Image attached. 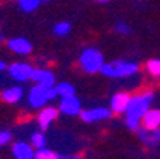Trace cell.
I'll return each mask as SVG.
<instances>
[{
    "label": "cell",
    "mask_w": 160,
    "mask_h": 159,
    "mask_svg": "<svg viewBox=\"0 0 160 159\" xmlns=\"http://www.w3.org/2000/svg\"><path fill=\"white\" fill-rule=\"evenodd\" d=\"M153 100H154V93L150 92V90L142 93V95H136V96L130 98L129 106H127V110H126V116L136 118V119L142 120V118L149 110Z\"/></svg>",
    "instance_id": "6da1fadb"
},
{
    "label": "cell",
    "mask_w": 160,
    "mask_h": 159,
    "mask_svg": "<svg viewBox=\"0 0 160 159\" xmlns=\"http://www.w3.org/2000/svg\"><path fill=\"white\" fill-rule=\"evenodd\" d=\"M139 70V65L133 62L116 60L112 63H104L100 72L107 77H129Z\"/></svg>",
    "instance_id": "7a4b0ae2"
},
{
    "label": "cell",
    "mask_w": 160,
    "mask_h": 159,
    "mask_svg": "<svg viewBox=\"0 0 160 159\" xmlns=\"http://www.w3.org/2000/svg\"><path fill=\"white\" fill-rule=\"evenodd\" d=\"M79 63L82 66V69L87 73L100 72L102 66L104 65L103 53L100 50L94 49V47H89V49L82 52V55L79 57Z\"/></svg>",
    "instance_id": "3957f363"
},
{
    "label": "cell",
    "mask_w": 160,
    "mask_h": 159,
    "mask_svg": "<svg viewBox=\"0 0 160 159\" xmlns=\"http://www.w3.org/2000/svg\"><path fill=\"white\" fill-rule=\"evenodd\" d=\"M47 86L43 85H34L29 92V105L34 109H42L46 106V103L49 102V98H47L46 93Z\"/></svg>",
    "instance_id": "277c9868"
},
{
    "label": "cell",
    "mask_w": 160,
    "mask_h": 159,
    "mask_svg": "<svg viewBox=\"0 0 160 159\" xmlns=\"http://www.w3.org/2000/svg\"><path fill=\"white\" fill-rule=\"evenodd\" d=\"M10 76L13 77L17 82H26V80L32 79V72L33 67L30 66L29 63H23V62H16L13 65H10L7 67Z\"/></svg>",
    "instance_id": "5b68a950"
},
{
    "label": "cell",
    "mask_w": 160,
    "mask_h": 159,
    "mask_svg": "<svg viewBox=\"0 0 160 159\" xmlns=\"http://www.w3.org/2000/svg\"><path fill=\"white\" fill-rule=\"evenodd\" d=\"M110 116H112V109H107V108H93V109H86L80 112V118L87 123L109 119Z\"/></svg>",
    "instance_id": "8992f818"
},
{
    "label": "cell",
    "mask_w": 160,
    "mask_h": 159,
    "mask_svg": "<svg viewBox=\"0 0 160 159\" xmlns=\"http://www.w3.org/2000/svg\"><path fill=\"white\" fill-rule=\"evenodd\" d=\"M59 110L67 116H77L82 112V103L76 96H67L62 98L59 105Z\"/></svg>",
    "instance_id": "52a82bcc"
},
{
    "label": "cell",
    "mask_w": 160,
    "mask_h": 159,
    "mask_svg": "<svg viewBox=\"0 0 160 159\" xmlns=\"http://www.w3.org/2000/svg\"><path fill=\"white\" fill-rule=\"evenodd\" d=\"M32 80L36 82L37 85H43V86H54L56 77L53 72L44 67H33L32 72Z\"/></svg>",
    "instance_id": "ba28073f"
},
{
    "label": "cell",
    "mask_w": 160,
    "mask_h": 159,
    "mask_svg": "<svg viewBox=\"0 0 160 159\" xmlns=\"http://www.w3.org/2000/svg\"><path fill=\"white\" fill-rule=\"evenodd\" d=\"M139 139L147 146H156L160 143V128H139Z\"/></svg>",
    "instance_id": "9c48e42d"
},
{
    "label": "cell",
    "mask_w": 160,
    "mask_h": 159,
    "mask_svg": "<svg viewBox=\"0 0 160 159\" xmlns=\"http://www.w3.org/2000/svg\"><path fill=\"white\" fill-rule=\"evenodd\" d=\"M57 115H59V110L56 109V108H52V106H44V108H42V110L39 112V115H37V123H39L40 129H47L52 123H53V120L57 118Z\"/></svg>",
    "instance_id": "30bf717a"
},
{
    "label": "cell",
    "mask_w": 160,
    "mask_h": 159,
    "mask_svg": "<svg viewBox=\"0 0 160 159\" xmlns=\"http://www.w3.org/2000/svg\"><path fill=\"white\" fill-rule=\"evenodd\" d=\"M130 95L129 93H124V92H120V93H116L112 100H110V109L112 112L114 113H126L127 110V106H129V102H130Z\"/></svg>",
    "instance_id": "8fae6325"
},
{
    "label": "cell",
    "mask_w": 160,
    "mask_h": 159,
    "mask_svg": "<svg viewBox=\"0 0 160 159\" xmlns=\"http://www.w3.org/2000/svg\"><path fill=\"white\" fill-rule=\"evenodd\" d=\"M7 47L17 55H29L32 52V43L24 37H13L7 40Z\"/></svg>",
    "instance_id": "7c38bea8"
},
{
    "label": "cell",
    "mask_w": 160,
    "mask_h": 159,
    "mask_svg": "<svg viewBox=\"0 0 160 159\" xmlns=\"http://www.w3.org/2000/svg\"><path fill=\"white\" fill-rule=\"evenodd\" d=\"M12 153L16 159H34L33 146L26 142H16L12 146Z\"/></svg>",
    "instance_id": "4fadbf2b"
},
{
    "label": "cell",
    "mask_w": 160,
    "mask_h": 159,
    "mask_svg": "<svg viewBox=\"0 0 160 159\" xmlns=\"http://www.w3.org/2000/svg\"><path fill=\"white\" fill-rule=\"evenodd\" d=\"M144 128H159L160 126V109H149L142 118Z\"/></svg>",
    "instance_id": "5bb4252c"
},
{
    "label": "cell",
    "mask_w": 160,
    "mask_h": 159,
    "mask_svg": "<svg viewBox=\"0 0 160 159\" xmlns=\"http://www.w3.org/2000/svg\"><path fill=\"white\" fill-rule=\"evenodd\" d=\"M22 98H23V89L20 86H12L2 93V99L6 103H10V105L17 103Z\"/></svg>",
    "instance_id": "9a60e30c"
},
{
    "label": "cell",
    "mask_w": 160,
    "mask_h": 159,
    "mask_svg": "<svg viewBox=\"0 0 160 159\" xmlns=\"http://www.w3.org/2000/svg\"><path fill=\"white\" fill-rule=\"evenodd\" d=\"M56 90H57V95L60 98H67V96H73L76 90H74V86L70 85L67 82H60L56 85Z\"/></svg>",
    "instance_id": "2e32d148"
},
{
    "label": "cell",
    "mask_w": 160,
    "mask_h": 159,
    "mask_svg": "<svg viewBox=\"0 0 160 159\" xmlns=\"http://www.w3.org/2000/svg\"><path fill=\"white\" fill-rule=\"evenodd\" d=\"M34 159H59V155L47 148H42L34 152Z\"/></svg>",
    "instance_id": "e0dca14e"
},
{
    "label": "cell",
    "mask_w": 160,
    "mask_h": 159,
    "mask_svg": "<svg viewBox=\"0 0 160 159\" xmlns=\"http://www.w3.org/2000/svg\"><path fill=\"white\" fill-rule=\"evenodd\" d=\"M32 146L36 148V149L46 148V136L42 132H34L33 135H32Z\"/></svg>",
    "instance_id": "ac0fdd59"
},
{
    "label": "cell",
    "mask_w": 160,
    "mask_h": 159,
    "mask_svg": "<svg viewBox=\"0 0 160 159\" xmlns=\"http://www.w3.org/2000/svg\"><path fill=\"white\" fill-rule=\"evenodd\" d=\"M17 3L23 12H33L39 7L40 0H19Z\"/></svg>",
    "instance_id": "d6986e66"
},
{
    "label": "cell",
    "mask_w": 160,
    "mask_h": 159,
    "mask_svg": "<svg viewBox=\"0 0 160 159\" xmlns=\"http://www.w3.org/2000/svg\"><path fill=\"white\" fill-rule=\"evenodd\" d=\"M70 30H72V26H70L69 22H60V23H57L56 26H54L53 32L56 36L63 37V36H66V34H69Z\"/></svg>",
    "instance_id": "ffe728a7"
},
{
    "label": "cell",
    "mask_w": 160,
    "mask_h": 159,
    "mask_svg": "<svg viewBox=\"0 0 160 159\" xmlns=\"http://www.w3.org/2000/svg\"><path fill=\"white\" fill-rule=\"evenodd\" d=\"M149 73H152L153 76H160V59H153L150 60L146 65Z\"/></svg>",
    "instance_id": "44dd1931"
},
{
    "label": "cell",
    "mask_w": 160,
    "mask_h": 159,
    "mask_svg": "<svg viewBox=\"0 0 160 159\" xmlns=\"http://www.w3.org/2000/svg\"><path fill=\"white\" fill-rule=\"evenodd\" d=\"M10 139H12V135L9 130H0V146L9 143Z\"/></svg>",
    "instance_id": "7402d4cb"
},
{
    "label": "cell",
    "mask_w": 160,
    "mask_h": 159,
    "mask_svg": "<svg viewBox=\"0 0 160 159\" xmlns=\"http://www.w3.org/2000/svg\"><path fill=\"white\" fill-rule=\"evenodd\" d=\"M114 30H116L117 33H120V34H127V33H130V27L127 26L126 23H122V22L116 24Z\"/></svg>",
    "instance_id": "603a6c76"
},
{
    "label": "cell",
    "mask_w": 160,
    "mask_h": 159,
    "mask_svg": "<svg viewBox=\"0 0 160 159\" xmlns=\"http://www.w3.org/2000/svg\"><path fill=\"white\" fill-rule=\"evenodd\" d=\"M59 159H82L79 155H59Z\"/></svg>",
    "instance_id": "cb8c5ba5"
},
{
    "label": "cell",
    "mask_w": 160,
    "mask_h": 159,
    "mask_svg": "<svg viewBox=\"0 0 160 159\" xmlns=\"http://www.w3.org/2000/svg\"><path fill=\"white\" fill-rule=\"evenodd\" d=\"M7 67H9V66H7V65H6L4 62H0V72H3V70H6Z\"/></svg>",
    "instance_id": "d4e9b609"
},
{
    "label": "cell",
    "mask_w": 160,
    "mask_h": 159,
    "mask_svg": "<svg viewBox=\"0 0 160 159\" xmlns=\"http://www.w3.org/2000/svg\"><path fill=\"white\" fill-rule=\"evenodd\" d=\"M99 3H107V2H110V0H97Z\"/></svg>",
    "instance_id": "484cf974"
},
{
    "label": "cell",
    "mask_w": 160,
    "mask_h": 159,
    "mask_svg": "<svg viewBox=\"0 0 160 159\" xmlns=\"http://www.w3.org/2000/svg\"><path fill=\"white\" fill-rule=\"evenodd\" d=\"M40 2H49V0H40Z\"/></svg>",
    "instance_id": "4316f807"
},
{
    "label": "cell",
    "mask_w": 160,
    "mask_h": 159,
    "mask_svg": "<svg viewBox=\"0 0 160 159\" xmlns=\"http://www.w3.org/2000/svg\"><path fill=\"white\" fill-rule=\"evenodd\" d=\"M14 2H19V0H14Z\"/></svg>",
    "instance_id": "83f0119b"
}]
</instances>
